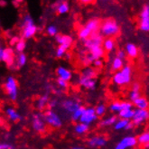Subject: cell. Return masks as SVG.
I'll list each match as a JSON object with an SVG mask.
<instances>
[{"label": "cell", "instance_id": "cell-37", "mask_svg": "<svg viewBox=\"0 0 149 149\" xmlns=\"http://www.w3.org/2000/svg\"><path fill=\"white\" fill-rule=\"evenodd\" d=\"M17 65H18V67H23L26 64V63H27V57H26V55L24 54V52H21V54H18V56H17Z\"/></svg>", "mask_w": 149, "mask_h": 149}, {"label": "cell", "instance_id": "cell-20", "mask_svg": "<svg viewBox=\"0 0 149 149\" xmlns=\"http://www.w3.org/2000/svg\"><path fill=\"white\" fill-rule=\"evenodd\" d=\"M100 20L97 18H93V19H91L86 24L85 27L87 29H89L91 32V33H97L98 30L100 29Z\"/></svg>", "mask_w": 149, "mask_h": 149}, {"label": "cell", "instance_id": "cell-42", "mask_svg": "<svg viewBox=\"0 0 149 149\" xmlns=\"http://www.w3.org/2000/svg\"><path fill=\"white\" fill-rule=\"evenodd\" d=\"M57 84H58V86L61 88V89H63V90L67 89L68 86H69L68 81H66L64 80H62V79H59V78H58V80H57Z\"/></svg>", "mask_w": 149, "mask_h": 149}, {"label": "cell", "instance_id": "cell-9", "mask_svg": "<svg viewBox=\"0 0 149 149\" xmlns=\"http://www.w3.org/2000/svg\"><path fill=\"white\" fill-rule=\"evenodd\" d=\"M137 145L136 137L132 136H127L122 138L120 141L115 146L114 149H127L129 147H134Z\"/></svg>", "mask_w": 149, "mask_h": 149}, {"label": "cell", "instance_id": "cell-6", "mask_svg": "<svg viewBox=\"0 0 149 149\" xmlns=\"http://www.w3.org/2000/svg\"><path fill=\"white\" fill-rule=\"evenodd\" d=\"M97 118H98V117L95 113L94 108L89 107V108H85V110L82 114V116L80 118V121H81V123H84L86 125L90 126L94 121L97 120Z\"/></svg>", "mask_w": 149, "mask_h": 149}, {"label": "cell", "instance_id": "cell-54", "mask_svg": "<svg viewBox=\"0 0 149 149\" xmlns=\"http://www.w3.org/2000/svg\"><path fill=\"white\" fill-rule=\"evenodd\" d=\"M71 149H85L84 147H81V146H75V147H72Z\"/></svg>", "mask_w": 149, "mask_h": 149}, {"label": "cell", "instance_id": "cell-24", "mask_svg": "<svg viewBox=\"0 0 149 149\" xmlns=\"http://www.w3.org/2000/svg\"><path fill=\"white\" fill-rule=\"evenodd\" d=\"M6 113L7 117L9 118V119L12 120V121H15H15H19L22 118L20 114L17 112L15 109H13V108H8V109H6Z\"/></svg>", "mask_w": 149, "mask_h": 149}, {"label": "cell", "instance_id": "cell-56", "mask_svg": "<svg viewBox=\"0 0 149 149\" xmlns=\"http://www.w3.org/2000/svg\"><path fill=\"white\" fill-rule=\"evenodd\" d=\"M14 1H15L16 3L20 4V3H23V2H24V0H14Z\"/></svg>", "mask_w": 149, "mask_h": 149}, {"label": "cell", "instance_id": "cell-7", "mask_svg": "<svg viewBox=\"0 0 149 149\" xmlns=\"http://www.w3.org/2000/svg\"><path fill=\"white\" fill-rule=\"evenodd\" d=\"M149 117V112L147 109H136L134 110V116L132 118V123L134 126H139L143 124L148 119Z\"/></svg>", "mask_w": 149, "mask_h": 149}, {"label": "cell", "instance_id": "cell-4", "mask_svg": "<svg viewBox=\"0 0 149 149\" xmlns=\"http://www.w3.org/2000/svg\"><path fill=\"white\" fill-rule=\"evenodd\" d=\"M5 90L11 100L15 101L18 95V85L13 76H9L5 82Z\"/></svg>", "mask_w": 149, "mask_h": 149}, {"label": "cell", "instance_id": "cell-49", "mask_svg": "<svg viewBox=\"0 0 149 149\" xmlns=\"http://www.w3.org/2000/svg\"><path fill=\"white\" fill-rule=\"evenodd\" d=\"M13 146L7 143H0V149H10Z\"/></svg>", "mask_w": 149, "mask_h": 149}, {"label": "cell", "instance_id": "cell-29", "mask_svg": "<svg viewBox=\"0 0 149 149\" xmlns=\"http://www.w3.org/2000/svg\"><path fill=\"white\" fill-rule=\"evenodd\" d=\"M74 131H75V133L78 135H83L89 131V125H86L84 123H81L80 122V123H78L75 126Z\"/></svg>", "mask_w": 149, "mask_h": 149}, {"label": "cell", "instance_id": "cell-34", "mask_svg": "<svg viewBox=\"0 0 149 149\" xmlns=\"http://www.w3.org/2000/svg\"><path fill=\"white\" fill-rule=\"evenodd\" d=\"M96 74H97V73H96L94 69H92L91 67H87L82 72L81 76L84 77V78H88V79H94L96 77Z\"/></svg>", "mask_w": 149, "mask_h": 149}, {"label": "cell", "instance_id": "cell-36", "mask_svg": "<svg viewBox=\"0 0 149 149\" xmlns=\"http://www.w3.org/2000/svg\"><path fill=\"white\" fill-rule=\"evenodd\" d=\"M129 122V120H126V119H118L116 121V123L114 124V128L116 130H122V129H125L126 126L127 125V123Z\"/></svg>", "mask_w": 149, "mask_h": 149}, {"label": "cell", "instance_id": "cell-10", "mask_svg": "<svg viewBox=\"0 0 149 149\" xmlns=\"http://www.w3.org/2000/svg\"><path fill=\"white\" fill-rule=\"evenodd\" d=\"M103 42V37L98 33H92L90 38H88L87 40L84 41V46L87 49H91L92 47L95 46H101Z\"/></svg>", "mask_w": 149, "mask_h": 149}, {"label": "cell", "instance_id": "cell-26", "mask_svg": "<svg viewBox=\"0 0 149 149\" xmlns=\"http://www.w3.org/2000/svg\"><path fill=\"white\" fill-rule=\"evenodd\" d=\"M103 49L105 52H112L114 49H115V41L114 39H112L111 37L107 38L106 40H103Z\"/></svg>", "mask_w": 149, "mask_h": 149}, {"label": "cell", "instance_id": "cell-19", "mask_svg": "<svg viewBox=\"0 0 149 149\" xmlns=\"http://www.w3.org/2000/svg\"><path fill=\"white\" fill-rule=\"evenodd\" d=\"M126 54L130 58H136L138 56V48L134 43L128 42L126 45Z\"/></svg>", "mask_w": 149, "mask_h": 149}, {"label": "cell", "instance_id": "cell-22", "mask_svg": "<svg viewBox=\"0 0 149 149\" xmlns=\"http://www.w3.org/2000/svg\"><path fill=\"white\" fill-rule=\"evenodd\" d=\"M89 51H90V54H91L96 60L100 59L105 55V51L102 48V46H95L90 49Z\"/></svg>", "mask_w": 149, "mask_h": 149}, {"label": "cell", "instance_id": "cell-39", "mask_svg": "<svg viewBox=\"0 0 149 149\" xmlns=\"http://www.w3.org/2000/svg\"><path fill=\"white\" fill-rule=\"evenodd\" d=\"M25 47H26L25 41L24 39H20L15 45V51L17 52H19V54H21V52H23L24 51Z\"/></svg>", "mask_w": 149, "mask_h": 149}, {"label": "cell", "instance_id": "cell-44", "mask_svg": "<svg viewBox=\"0 0 149 149\" xmlns=\"http://www.w3.org/2000/svg\"><path fill=\"white\" fill-rule=\"evenodd\" d=\"M92 63L94 64L96 68H101L103 66V61L101 59H97V60H95Z\"/></svg>", "mask_w": 149, "mask_h": 149}, {"label": "cell", "instance_id": "cell-52", "mask_svg": "<svg viewBox=\"0 0 149 149\" xmlns=\"http://www.w3.org/2000/svg\"><path fill=\"white\" fill-rule=\"evenodd\" d=\"M3 51L4 49L2 47H0V62H2V56H3Z\"/></svg>", "mask_w": 149, "mask_h": 149}, {"label": "cell", "instance_id": "cell-40", "mask_svg": "<svg viewBox=\"0 0 149 149\" xmlns=\"http://www.w3.org/2000/svg\"><path fill=\"white\" fill-rule=\"evenodd\" d=\"M46 32L50 36H56L58 34V27L54 24H50L46 29Z\"/></svg>", "mask_w": 149, "mask_h": 149}, {"label": "cell", "instance_id": "cell-32", "mask_svg": "<svg viewBox=\"0 0 149 149\" xmlns=\"http://www.w3.org/2000/svg\"><path fill=\"white\" fill-rule=\"evenodd\" d=\"M116 121H117V117L116 116H110V117L104 118L100 122V125L102 127H109V126H113L114 124H115Z\"/></svg>", "mask_w": 149, "mask_h": 149}, {"label": "cell", "instance_id": "cell-48", "mask_svg": "<svg viewBox=\"0 0 149 149\" xmlns=\"http://www.w3.org/2000/svg\"><path fill=\"white\" fill-rule=\"evenodd\" d=\"M140 89H141V86L138 82H135L133 85H132V91H138L140 92Z\"/></svg>", "mask_w": 149, "mask_h": 149}, {"label": "cell", "instance_id": "cell-21", "mask_svg": "<svg viewBox=\"0 0 149 149\" xmlns=\"http://www.w3.org/2000/svg\"><path fill=\"white\" fill-rule=\"evenodd\" d=\"M133 104L138 109H147L148 108V100L146 97H143V96H140L137 100L133 101Z\"/></svg>", "mask_w": 149, "mask_h": 149}, {"label": "cell", "instance_id": "cell-33", "mask_svg": "<svg viewBox=\"0 0 149 149\" xmlns=\"http://www.w3.org/2000/svg\"><path fill=\"white\" fill-rule=\"evenodd\" d=\"M85 110V108L83 106H80L72 114V119L73 121H78L80 120L81 117L82 116V114Z\"/></svg>", "mask_w": 149, "mask_h": 149}, {"label": "cell", "instance_id": "cell-13", "mask_svg": "<svg viewBox=\"0 0 149 149\" xmlns=\"http://www.w3.org/2000/svg\"><path fill=\"white\" fill-rule=\"evenodd\" d=\"M55 39L56 42L59 43V45H62L66 49H69L71 47L73 42V39L72 38V36H65V34H57L55 36Z\"/></svg>", "mask_w": 149, "mask_h": 149}, {"label": "cell", "instance_id": "cell-57", "mask_svg": "<svg viewBox=\"0 0 149 149\" xmlns=\"http://www.w3.org/2000/svg\"><path fill=\"white\" fill-rule=\"evenodd\" d=\"M66 57H67V59H70V58H71V54H66Z\"/></svg>", "mask_w": 149, "mask_h": 149}, {"label": "cell", "instance_id": "cell-53", "mask_svg": "<svg viewBox=\"0 0 149 149\" xmlns=\"http://www.w3.org/2000/svg\"><path fill=\"white\" fill-rule=\"evenodd\" d=\"M6 6V2L5 1V0H0V6Z\"/></svg>", "mask_w": 149, "mask_h": 149}, {"label": "cell", "instance_id": "cell-1", "mask_svg": "<svg viewBox=\"0 0 149 149\" xmlns=\"http://www.w3.org/2000/svg\"><path fill=\"white\" fill-rule=\"evenodd\" d=\"M22 36L23 39H30L32 38L37 32V26L34 24L33 19L30 15H25L23 18L22 24Z\"/></svg>", "mask_w": 149, "mask_h": 149}, {"label": "cell", "instance_id": "cell-18", "mask_svg": "<svg viewBox=\"0 0 149 149\" xmlns=\"http://www.w3.org/2000/svg\"><path fill=\"white\" fill-rule=\"evenodd\" d=\"M119 72H120L122 77L124 78L125 84L130 83L131 80H132V69H131V67L129 65H125Z\"/></svg>", "mask_w": 149, "mask_h": 149}, {"label": "cell", "instance_id": "cell-11", "mask_svg": "<svg viewBox=\"0 0 149 149\" xmlns=\"http://www.w3.org/2000/svg\"><path fill=\"white\" fill-rule=\"evenodd\" d=\"M133 107V104L129 101H114L110 104L109 109L112 112L118 113L125 109H131Z\"/></svg>", "mask_w": 149, "mask_h": 149}, {"label": "cell", "instance_id": "cell-8", "mask_svg": "<svg viewBox=\"0 0 149 149\" xmlns=\"http://www.w3.org/2000/svg\"><path fill=\"white\" fill-rule=\"evenodd\" d=\"M139 29L143 32L149 31V6L146 5L140 13Z\"/></svg>", "mask_w": 149, "mask_h": 149}, {"label": "cell", "instance_id": "cell-45", "mask_svg": "<svg viewBox=\"0 0 149 149\" xmlns=\"http://www.w3.org/2000/svg\"><path fill=\"white\" fill-rule=\"evenodd\" d=\"M116 57H118L119 59H122V60H124L125 57H126V52H125V51H123V50H118L117 52V56Z\"/></svg>", "mask_w": 149, "mask_h": 149}, {"label": "cell", "instance_id": "cell-41", "mask_svg": "<svg viewBox=\"0 0 149 149\" xmlns=\"http://www.w3.org/2000/svg\"><path fill=\"white\" fill-rule=\"evenodd\" d=\"M67 50H68V49H66L65 47H63V46H62V45H59V47H58L57 50H56V56H57L58 58H62V57H63V56L67 54Z\"/></svg>", "mask_w": 149, "mask_h": 149}, {"label": "cell", "instance_id": "cell-55", "mask_svg": "<svg viewBox=\"0 0 149 149\" xmlns=\"http://www.w3.org/2000/svg\"><path fill=\"white\" fill-rule=\"evenodd\" d=\"M13 5H14L15 6H16V7H18V6H19V4H18V3H16L15 1H13Z\"/></svg>", "mask_w": 149, "mask_h": 149}, {"label": "cell", "instance_id": "cell-38", "mask_svg": "<svg viewBox=\"0 0 149 149\" xmlns=\"http://www.w3.org/2000/svg\"><path fill=\"white\" fill-rule=\"evenodd\" d=\"M95 113L97 117H102L105 113H106V106L104 104H100L98 105L95 109Z\"/></svg>", "mask_w": 149, "mask_h": 149}, {"label": "cell", "instance_id": "cell-25", "mask_svg": "<svg viewBox=\"0 0 149 149\" xmlns=\"http://www.w3.org/2000/svg\"><path fill=\"white\" fill-rule=\"evenodd\" d=\"M137 144L143 146L144 147L148 148V145H149V133L148 132H144L142 134H140L138 136V137L136 138Z\"/></svg>", "mask_w": 149, "mask_h": 149}, {"label": "cell", "instance_id": "cell-28", "mask_svg": "<svg viewBox=\"0 0 149 149\" xmlns=\"http://www.w3.org/2000/svg\"><path fill=\"white\" fill-rule=\"evenodd\" d=\"M118 116L121 119H126V120H131L134 116V109H125L118 112Z\"/></svg>", "mask_w": 149, "mask_h": 149}, {"label": "cell", "instance_id": "cell-17", "mask_svg": "<svg viewBox=\"0 0 149 149\" xmlns=\"http://www.w3.org/2000/svg\"><path fill=\"white\" fill-rule=\"evenodd\" d=\"M2 62H5L9 67H11L14 64V51L11 48L4 49Z\"/></svg>", "mask_w": 149, "mask_h": 149}, {"label": "cell", "instance_id": "cell-3", "mask_svg": "<svg viewBox=\"0 0 149 149\" xmlns=\"http://www.w3.org/2000/svg\"><path fill=\"white\" fill-rule=\"evenodd\" d=\"M42 118L46 124L54 128H59L63 126V120L58 114L52 109L46 110L42 115Z\"/></svg>", "mask_w": 149, "mask_h": 149}, {"label": "cell", "instance_id": "cell-43", "mask_svg": "<svg viewBox=\"0 0 149 149\" xmlns=\"http://www.w3.org/2000/svg\"><path fill=\"white\" fill-rule=\"evenodd\" d=\"M140 96H141V94H140V92H138V91H131L130 93H129V100H131V101H135L136 100H137Z\"/></svg>", "mask_w": 149, "mask_h": 149}, {"label": "cell", "instance_id": "cell-2", "mask_svg": "<svg viewBox=\"0 0 149 149\" xmlns=\"http://www.w3.org/2000/svg\"><path fill=\"white\" fill-rule=\"evenodd\" d=\"M100 33L104 36H108V37L115 36L119 32V26L116 22V20H114L112 18H108L100 24Z\"/></svg>", "mask_w": 149, "mask_h": 149}, {"label": "cell", "instance_id": "cell-35", "mask_svg": "<svg viewBox=\"0 0 149 149\" xmlns=\"http://www.w3.org/2000/svg\"><path fill=\"white\" fill-rule=\"evenodd\" d=\"M113 82L115 83L118 86H122V85H125V81H124V78L122 77L120 72H117L113 76Z\"/></svg>", "mask_w": 149, "mask_h": 149}, {"label": "cell", "instance_id": "cell-47", "mask_svg": "<svg viewBox=\"0 0 149 149\" xmlns=\"http://www.w3.org/2000/svg\"><path fill=\"white\" fill-rule=\"evenodd\" d=\"M48 105H49V107L51 109H54L55 107H57V105H58V101L56 100H52L51 101L48 102Z\"/></svg>", "mask_w": 149, "mask_h": 149}, {"label": "cell", "instance_id": "cell-46", "mask_svg": "<svg viewBox=\"0 0 149 149\" xmlns=\"http://www.w3.org/2000/svg\"><path fill=\"white\" fill-rule=\"evenodd\" d=\"M19 40H20V38H19L18 36H13V37L10 39V42H9L10 45H12V46L15 45H16V42H18Z\"/></svg>", "mask_w": 149, "mask_h": 149}, {"label": "cell", "instance_id": "cell-31", "mask_svg": "<svg viewBox=\"0 0 149 149\" xmlns=\"http://www.w3.org/2000/svg\"><path fill=\"white\" fill-rule=\"evenodd\" d=\"M70 6L68 2H62L61 4L58 5V6L56 7V13L58 15H63V14H66L69 12Z\"/></svg>", "mask_w": 149, "mask_h": 149}, {"label": "cell", "instance_id": "cell-23", "mask_svg": "<svg viewBox=\"0 0 149 149\" xmlns=\"http://www.w3.org/2000/svg\"><path fill=\"white\" fill-rule=\"evenodd\" d=\"M49 96L48 95H42V97H40L37 101H36V108L42 111L45 109L46 107H47V105H48V102H49Z\"/></svg>", "mask_w": 149, "mask_h": 149}, {"label": "cell", "instance_id": "cell-15", "mask_svg": "<svg viewBox=\"0 0 149 149\" xmlns=\"http://www.w3.org/2000/svg\"><path fill=\"white\" fill-rule=\"evenodd\" d=\"M56 73L59 79H62V80H64L66 81H69L72 77V73L70 71L69 69L63 67V66H60L57 68L56 70Z\"/></svg>", "mask_w": 149, "mask_h": 149}, {"label": "cell", "instance_id": "cell-30", "mask_svg": "<svg viewBox=\"0 0 149 149\" xmlns=\"http://www.w3.org/2000/svg\"><path fill=\"white\" fill-rule=\"evenodd\" d=\"M91 32L89 30V29H87L85 26L84 27H82L80 31H79V33H78V36H79V38H80L81 40H82L83 42L85 41V40H87L88 38H90L91 37Z\"/></svg>", "mask_w": 149, "mask_h": 149}, {"label": "cell", "instance_id": "cell-5", "mask_svg": "<svg viewBox=\"0 0 149 149\" xmlns=\"http://www.w3.org/2000/svg\"><path fill=\"white\" fill-rule=\"evenodd\" d=\"M32 127L37 133L42 134L46 131L45 122L41 114H34L32 118Z\"/></svg>", "mask_w": 149, "mask_h": 149}, {"label": "cell", "instance_id": "cell-27", "mask_svg": "<svg viewBox=\"0 0 149 149\" xmlns=\"http://www.w3.org/2000/svg\"><path fill=\"white\" fill-rule=\"evenodd\" d=\"M124 66V60L119 59L118 57H115L112 61V63H111V68L113 71L115 72H119L120 70L123 68Z\"/></svg>", "mask_w": 149, "mask_h": 149}, {"label": "cell", "instance_id": "cell-16", "mask_svg": "<svg viewBox=\"0 0 149 149\" xmlns=\"http://www.w3.org/2000/svg\"><path fill=\"white\" fill-rule=\"evenodd\" d=\"M79 83H80L81 86L85 88L86 90L93 91L96 88V80L95 79H88V78H84V77L81 76L80 80H79Z\"/></svg>", "mask_w": 149, "mask_h": 149}, {"label": "cell", "instance_id": "cell-50", "mask_svg": "<svg viewBox=\"0 0 149 149\" xmlns=\"http://www.w3.org/2000/svg\"><path fill=\"white\" fill-rule=\"evenodd\" d=\"M133 127H134V124H133L131 121H129L128 123H127V125L126 126L125 129H126V130H130V129H132Z\"/></svg>", "mask_w": 149, "mask_h": 149}, {"label": "cell", "instance_id": "cell-51", "mask_svg": "<svg viewBox=\"0 0 149 149\" xmlns=\"http://www.w3.org/2000/svg\"><path fill=\"white\" fill-rule=\"evenodd\" d=\"M94 0H80V2L83 5H89V4H91L93 3Z\"/></svg>", "mask_w": 149, "mask_h": 149}, {"label": "cell", "instance_id": "cell-14", "mask_svg": "<svg viewBox=\"0 0 149 149\" xmlns=\"http://www.w3.org/2000/svg\"><path fill=\"white\" fill-rule=\"evenodd\" d=\"M107 139L106 137L101 136H95L93 137H91L89 140V146L92 148L95 147H103L107 145Z\"/></svg>", "mask_w": 149, "mask_h": 149}, {"label": "cell", "instance_id": "cell-58", "mask_svg": "<svg viewBox=\"0 0 149 149\" xmlns=\"http://www.w3.org/2000/svg\"><path fill=\"white\" fill-rule=\"evenodd\" d=\"M10 149H15V147H14V146H12V147H11V148H10Z\"/></svg>", "mask_w": 149, "mask_h": 149}, {"label": "cell", "instance_id": "cell-12", "mask_svg": "<svg viewBox=\"0 0 149 149\" xmlns=\"http://www.w3.org/2000/svg\"><path fill=\"white\" fill-rule=\"evenodd\" d=\"M61 105H62V108L70 114H72L79 107L81 106L80 102L75 100H72V99L64 100Z\"/></svg>", "mask_w": 149, "mask_h": 149}]
</instances>
